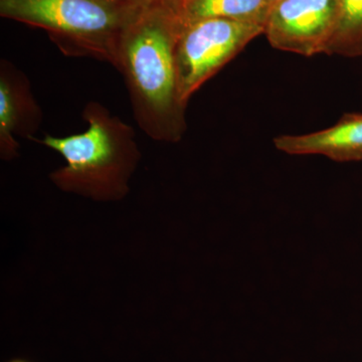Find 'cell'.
Returning a JSON list of instances; mask_svg holds the SVG:
<instances>
[{
    "mask_svg": "<svg viewBox=\"0 0 362 362\" xmlns=\"http://www.w3.org/2000/svg\"><path fill=\"white\" fill-rule=\"evenodd\" d=\"M9 362H28V361H23V359H14V361H11Z\"/></svg>",
    "mask_w": 362,
    "mask_h": 362,
    "instance_id": "11",
    "label": "cell"
},
{
    "mask_svg": "<svg viewBox=\"0 0 362 362\" xmlns=\"http://www.w3.org/2000/svg\"><path fill=\"white\" fill-rule=\"evenodd\" d=\"M88 128L81 134L33 139L64 157L66 165L52 173L54 185L70 194L97 202L120 201L141 158L135 131L98 102L83 111Z\"/></svg>",
    "mask_w": 362,
    "mask_h": 362,
    "instance_id": "2",
    "label": "cell"
},
{
    "mask_svg": "<svg viewBox=\"0 0 362 362\" xmlns=\"http://www.w3.org/2000/svg\"><path fill=\"white\" fill-rule=\"evenodd\" d=\"M265 25L226 18L183 23L175 45L178 94L183 104L247 44Z\"/></svg>",
    "mask_w": 362,
    "mask_h": 362,
    "instance_id": "4",
    "label": "cell"
},
{
    "mask_svg": "<svg viewBox=\"0 0 362 362\" xmlns=\"http://www.w3.org/2000/svg\"><path fill=\"white\" fill-rule=\"evenodd\" d=\"M152 0H0V16L42 28L68 57L116 68L126 28Z\"/></svg>",
    "mask_w": 362,
    "mask_h": 362,
    "instance_id": "3",
    "label": "cell"
},
{
    "mask_svg": "<svg viewBox=\"0 0 362 362\" xmlns=\"http://www.w3.org/2000/svg\"><path fill=\"white\" fill-rule=\"evenodd\" d=\"M339 0H279L265 33L272 47L305 57L325 54L339 20Z\"/></svg>",
    "mask_w": 362,
    "mask_h": 362,
    "instance_id": "5",
    "label": "cell"
},
{
    "mask_svg": "<svg viewBox=\"0 0 362 362\" xmlns=\"http://www.w3.org/2000/svg\"><path fill=\"white\" fill-rule=\"evenodd\" d=\"M339 20L325 54L362 56V0H339Z\"/></svg>",
    "mask_w": 362,
    "mask_h": 362,
    "instance_id": "9",
    "label": "cell"
},
{
    "mask_svg": "<svg viewBox=\"0 0 362 362\" xmlns=\"http://www.w3.org/2000/svg\"><path fill=\"white\" fill-rule=\"evenodd\" d=\"M276 148L292 156L318 154L334 161L362 160V113H346L334 126L304 135H282Z\"/></svg>",
    "mask_w": 362,
    "mask_h": 362,
    "instance_id": "7",
    "label": "cell"
},
{
    "mask_svg": "<svg viewBox=\"0 0 362 362\" xmlns=\"http://www.w3.org/2000/svg\"><path fill=\"white\" fill-rule=\"evenodd\" d=\"M42 120L30 81L6 59L0 63V156L13 160L18 156L16 137L33 139Z\"/></svg>",
    "mask_w": 362,
    "mask_h": 362,
    "instance_id": "6",
    "label": "cell"
},
{
    "mask_svg": "<svg viewBox=\"0 0 362 362\" xmlns=\"http://www.w3.org/2000/svg\"><path fill=\"white\" fill-rule=\"evenodd\" d=\"M270 8L267 0H180L185 25L207 18H226L265 25Z\"/></svg>",
    "mask_w": 362,
    "mask_h": 362,
    "instance_id": "8",
    "label": "cell"
},
{
    "mask_svg": "<svg viewBox=\"0 0 362 362\" xmlns=\"http://www.w3.org/2000/svg\"><path fill=\"white\" fill-rule=\"evenodd\" d=\"M182 25L180 0H152L126 28L119 47L116 69L127 86L136 122L156 141H180L187 129L175 66Z\"/></svg>",
    "mask_w": 362,
    "mask_h": 362,
    "instance_id": "1",
    "label": "cell"
},
{
    "mask_svg": "<svg viewBox=\"0 0 362 362\" xmlns=\"http://www.w3.org/2000/svg\"><path fill=\"white\" fill-rule=\"evenodd\" d=\"M267 1H268L269 6L271 7L273 4H275L276 2L279 1V0H267Z\"/></svg>",
    "mask_w": 362,
    "mask_h": 362,
    "instance_id": "10",
    "label": "cell"
}]
</instances>
